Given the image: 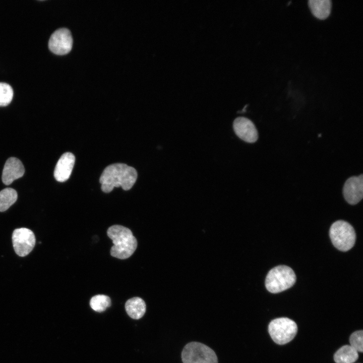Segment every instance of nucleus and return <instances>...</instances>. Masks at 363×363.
Here are the masks:
<instances>
[{
	"label": "nucleus",
	"mask_w": 363,
	"mask_h": 363,
	"mask_svg": "<svg viewBox=\"0 0 363 363\" xmlns=\"http://www.w3.org/2000/svg\"><path fill=\"white\" fill-rule=\"evenodd\" d=\"M137 178V172L133 167L124 163H115L107 166L102 173L99 182L103 192L108 193L114 188L131 189Z\"/></svg>",
	"instance_id": "f257e3e1"
},
{
	"label": "nucleus",
	"mask_w": 363,
	"mask_h": 363,
	"mask_svg": "<svg viewBox=\"0 0 363 363\" xmlns=\"http://www.w3.org/2000/svg\"><path fill=\"white\" fill-rule=\"evenodd\" d=\"M329 235L334 246L341 251L349 250L355 244L354 229L346 221L338 220L334 222L330 227Z\"/></svg>",
	"instance_id": "20e7f679"
},
{
	"label": "nucleus",
	"mask_w": 363,
	"mask_h": 363,
	"mask_svg": "<svg viewBox=\"0 0 363 363\" xmlns=\"http://www.w3.org/2000/svg\"><path fill=\"white\" fill-rule=\"evenodd\" d=\"M91 308L97 312H102L111 305V299L107 295L98 294L93 296L90 301Z\"/></svg>",
	"instance_id": "f3484780"
},
{
	"label": "nucleus",
	"mask_w": 363,
	"mask_h": 363,
	"mask_svg": "<svg viewBox=\"0 0 363 363\" xmlns=\"http://www.w3.org/2000/svg\"><path fill=\"white\" fill-rule=\"evenodd\" d=\"M358 358V352L349 345L341 347L334 355V360L336 363H353Z\"/></svg>",
	"instance_id": "2eb2a0df"
},
{
	"label": "nucleus",
	"mask_w": 363,
	"mask_h": 363,
	"mask_svg": "<svg viewBox=\"0 0 363 363\" xmlns=\"http://www.w3.org/2000/svg\"><path fill=\"white\" fill-rule=\"evenodd\" d=\"M183 363H218L215 352L207 345L198 342L188 343L182 352Z\"/></svg>",
	"instance_id": "423d86ee"
},
{
	"label": "nucleus",
	"mask_w": 363,
	"mask_h": 363,
	"mask_svg": "<svg viewBox=\"0 0 363 363\" xmlns=\"http://www.w3.org/2000/svg\"><path fill=\"white\" fill-rule=\"evenodd\" d=\"M73 38L70 30L67 28H59L51 35L49 42V50L57 55H65L72 49Z\"/></svg>",
	"instance_id": "6e6552de"
},
{
	"label": "nucleus",
	"mask_w": 363,
	"mask_h": 363,
	"mask_svg": "<svg viewBox=\"0 0 363 363\" xmlns=\"http://www.w3.org/2000/svg\"><path fill=\"white\" fill-rule=\"evenodd\" d=\"M345 200L351 205L358 203L363 197V176H352L345 182L343 188Z\"/></svg>",
	"instance_id": "1a4fd4ad"
},
{
	"label": "nucleus",
	"mask_w": 363,
	"mask_h": 363,
	"mask_svg": "<svg viewBox=\"0 0 363 363\" xmlns=\"http://www.w3.org/2000/svg\"><path fill=\"white\" fill-rule=\"evenodd\" d=\"M75 161V156L72 153L66 152L61 156L56 164L53 173L57 181L64 182L69 178Z\"/></svg>",
	"instance_id": "f8f14e48"
},
{
	"label": "nucleus",
	"mask_w": 363,
	"mask_h": 363,
	"mask_svg": "<svg viewBox=\"0 0 363 363\" xmlns=\"http://www.w3.org/2000/svg\"><path fill=\"white\" fill-rule=\"evenodd\" d=\"M295 281V274L291 268L279 265L269 271L266 277L265 286L269 292L276 293L290 288Z\"/></svg>",
	"instance_id": "7ed1b4c3"
},
{
	"label": "nucleus",
	"mask_w": 363,
	"mask_h": 363,
	"mask_svg": "<svg viewBox=\"0 0 363 363\" xmlns=\"http://www.w3.org/2000/svg\"><path fill=\"white\" fill-rule=\"evenodd\" d=\"M107 234L113 244L110 249L112 256L126 259L133 254L137 247V240L130 229L122 225H114L108 228Z\"/></svg>",
	"instance_id": "f03ea898"
},
{
	"label": "nucleus",
	"mask_w": 363,
	"mask_h": 363,
	"mask_svg": "<svg viewBox=\"0 0 363 363\" xmlns=\"http://www.w3.org/2000/svg\"><path fill=\"white\" fill-rule=\"evenodd\" d=\"M350 345L357 352L363 351V331H356L353 332L349 337Z\"/></svg>",
	"instance_id": "6ab92c4d"
},
{
	"label": "nucleus",
	"mask_w": 363,
	"mask_h": 363,
	"mask_svg": "<svg viewBox=\"0 0 363 363\" xmlns=\"http://www.w3.org/2000/svg\"><path fill=\"white\" fill-rule=\"evenodd\" d=\"M17 192L13 189L8 188L0 192V212L8 209L17 200Z\"/></svg>",
	"instance_id": "dca6fc26"
},
{
	"label": "nucleus",
	"mask_w": 363,
	"mask_h": 363,
	"mask_svg": "<svg viewBox=\"0 0 363 363\" xmlns=\"http://www.w3.org/2000/svg\"><path fill=\"white\" fill-rule=\"evenodd\" d=\"M308 5L312 14L319 19L325 20L330 14L332 4L330 0H310Z\"/></svg>",
	"instance_id": "ddd939ff"
},
{
	"label": "nucleus",
	"mask_w": 363,
	"mask_h": 363,
	"mask_svg": "<svg viewBox=\"0 0 363 363\" xmlns=\"http://www.w3.org/2000/svg\"><path fill=\"white\" fill-rule=\"evenodd\" d=\"M235 134L248 143H254L258 138V131L254 123L245 117L236 118L233 123Z\"/></svg>",
	"instance_id": "9d476101"
},
{
	"label": "nucleus",
	"mask_w": 363,
	"mask_h": 363,
	"mask_svg": "<svg viewBox=\"0 0 363 363\" xmlns=\"http://www.w3.org/2000/svg\"><path fill=\"white\" fill-rule=\"evenodd\" d=\"M13 90L7 83L0 82V106L9 104L12 100Z\"/></svg>",
	"instance_id": "a211bd4d"
},
{
	"label": "nucleus",
	"mask_w": 363,
	"mask_h": 363,
	"mask_svg": "<svg viewBox=\"0 0 363 363\" xmlns=\"http://www.w3.org/2000/svg\"><path fill=\"white\" fill-rule=\"evenodd\" d=\"M125 309L128 315L131 318L134 319H139L145 313V302L140 297H133L126 301Z\"/></svg>",
	"instance_id": "4468645a"
},
{
	"label": "nucleus",
	"mask_w": 363,
	"mask_h": 363,
	"mask_svg": "<svg viewBox=\"0 0 363 363\" xmlns=\"http://www.w3.org/2000/svg\"><path fill=\"white\" fill-rule=\"evenodd\" d=\"M25 169L22 162L16 157H10L6 161L2 173V181L6 185H9L14 180L21 177Z\"/></svg>",
	"instance_id": "9b49d317"
},
{
	"label": "nucleus",
	"mask_w": 363,
	"mask_h": 363,
	"mask_svg": "<svg viewBox=\"0 0 363 363\" xmlns=\"http://www.w3.org/2000/svg\"><path fill=\"white\" fill-rule=\"evenodd\" d=\"M12 242L16 254L20 257H24L33 250L36 239L32 230L27 228H20L14 230Z\"/></svg>",
	"instance_id": "0eeeda50"
},
{
	"label": "nucleus",
	"mask_w": 363,
	"mask_h": 363,
	"mask_svg": "<svg viewBox=\"0 0 363 363\" xmlns=\"http://www.w3.org/2000/svg\"><path fill=\"white\" fill-rule=\"evenodd\" d=\"M297 331L296 324L288 318L275 319L268 325V332L271 338L279 345H283L291 341Z\"/></svg>",
	"instance_id": "39448f33"
}]
</instances>
